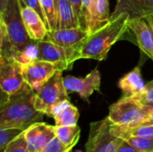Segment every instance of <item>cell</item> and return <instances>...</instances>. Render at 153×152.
Listing matches in <instances>:
<instances>
[{
  "mask_svg": "<svg viewBox=\"0 0 153 152\" xmlns=\"http://www.w3.org/2000/svg\"><path fill=\"white\" fill-rule=\"evenodd\" d=\"M25 139L29 148L33 152H41L43 148L55 136V126L46 123L38 122L24 131Z\"/></svg>",
  "mask_w": 153,
  "mask_h": 152,
  "instance_id": "cell-13",
  "label": "cell"
},
{
  "mask_svg": "<svg viewBox=\"0 0 153 152\" xmlns=\"http://www.w3.org/2000/svg\"><path fill=\"white\" fill-rule=\"evenodd\" d=\"M1 93L0 128L25 131L33 124L40 122L44 114L36 109L35 91L30 86L14 95Z\"/></svg>",
  "mask_w": 153,
  "mask_h": 152,
  "instance_id": "cell-1",
  "label": "cell"
},
{
  "mask_svg": "<svg viewBox=\"0 0 153 152\" xmlns=\"http://www.w3.org/2000/svg\"><path fill=\"white\" fill-rule=\"evenodd\" d=\"M45 19L47 22L48 30H55L57 27L56 10L54 0H39Z\"/></svg>",
  "mask_w": 153,
  "mask_h": 152,
  "instance_id": "cell-22",
  "label": "cell"
},
{
  "mask_svg": "<svg viewBox=\"0 0 153 152\" xmlns=\"http://www.w3.org/2000/svg\"><path fill=\"white\" fill-rule=\"evenodd\" d=\"M89 36L87 30L82 27L48 30L46 39L65 49L68 61L73 66L79 59L80 51L85 39Z\"/></svg>",
  "mask_w": 153,
  "mask_h": 152,
  "instance_id": "cell-7",
  "label": "cell"
},
{
  "mask_svg": "<svg viewBox=\"0 0 153 152\" xmlns=\"http://www.w3.org/2000/svg\"><path fill=\"white\" fill-rule=\"evenodd\" d=\"M117 152H141L138 150H136L135 148H134L131 144H129L126 140H124V142L121 143V145L118 147Z\"/></svg>",
  "mask_w": 153,
  "mask_h": 152,
  "instance_id": "cell-31",
  "label": "cell"
},
{
  "mask_svg": "<svg viewBox=\"0 0 153 152\" xmlns=\"http://www.w3.org/2000/svg\"><path fill=\"white\" fill-rule=\"evenodd\" d=\"M138 125H153V109L152 110V112L150 113L149 117L145 121L139 124ZM138 125H136V126H138Z\"/></svg>",
  "mask_w": 153,
  "mask_h": 152,
  "instance_id": "cell-32",
  "label": "cell"
},
{
  "mask_svg": "<svg viewBox=\"0 0 153 152\" xmlns=\"http://www.w3.org/2000/svg\"><path fill=\"white\" fill-rule=\"evenodd\" d=\"M51 117L55 120L56 126L77 125L79 119V111L76 107L72 105L69 100L58 104L52 111Z\"/></svg>",
  "mask_w": 153,
  "mask_h": 152,
  "instance_id": "cell-17",
  "label": "cell"
},
{
  "mask_svg": "<svg viewBox=\"0 0 153 152\" xmlns=\"http://www.w3.org/2000/svg\"><path fill=\"white\" fill-rule=\"evenodd\" d=\"M152 110L143 107L134 97L124 96L110 106L108 117L113 125L134 127L145 121Z\"/></svg>",
  "mask_w": 153,
  "mask_h": 152,
  "instance_id": "cell-3",
  "label": "cell"
},
{
  "mask_svg": "<svg viewBox=\"0 0 153 152\" xmlns=\"http://www.w3.org/2000/svg\"><path fill=\"white\" fill-rule=\"evenodd\" d=\"M126 141L141 152H153V136L129 137Z\"/></svg>",
  "mask_w": 153,
  "mask_h": 152,
  "instance_id": "cell-23",
  "label": "cell"
},
{
  "mask_svg": "<svg viewBox=\"0 0 153 152\" xmlns=\"http://www.w3.org/2000/svg\"><path fill=\"white\" fill-rule=\"evenodd\" d=\"M128 26L134 32L142 51L153 61V25L150 19L147 16L130 19Z\"/></svg>",
  "mask_w": 153,
  "mask_h": 152,
  "instance_id": "cell-11",
  "label": "cell"
},
{
  "mask_svg": "<svg viewBox=\"0 0 153 152\" xmlns=\"http://www.w3.org/2000/svg\"><path fill=\"white\" fill-rule=\"evenodd\" d=\"M77 152H79V151H77ZM80 152H81V151H80Z\"/></svg>",
  "mask_w": 153,
  "mask_h": 152,
  "instance_id": "cell-37",
  "label": "cell"
},
{
  "mask_svg": "<svg viewBox=\"0 0 153 152\" xmlns=\"http://www.w3.org/2000/svg\"><path fill=\"white\" fill-rule=\"evenodd\" d=\"M146 84L143 82L141 73V67H135L134 70L124 75L118 82V87L126 97H134L142 93Z\"/></svg>",
  "mask_w": 153,
  "mask_h": 152,
  "instance_id": "cell-16",
  "label": "cell"
},
{
  "mask_svg": "<svg viewBox=\"0 0 153 152\" xmlns=\"http://www.w3.org/2000/svg\"><path fill=\"white\" fill-rule=\"evenodd\" d=\"M71 4L75 16L81 25V18H82V0H68Z\"/></svg>",
  "mask_w": 153,
  "mask_h": 152,
  "instance_id": "cell-30",
  "label": "cell"
},
{
  "mask_svg": "<svg viewBox=\"0 0 153 152\" xmlns=\"http://www.w3.org/2000/svg\"><path fill=\"white\" fill-rule=\"evenodd\" d=\"M121 12L128 13L130 19L145 17L153 13V0H118L112 14Z\"/></svg>",
  "mask_w": 153,
  "mask_h": 152,
  "instance_id": "cell-15",
  "label": "cell"
},
{
  "mask_svg": "<svg viewBox=\"0 0 153 152\" xmlns=\"http://www.w3.org/2000/svg\"><path fill=\"white\" fill-rule=\"evenodd\" d=\"M39 43V56L38 59L49 62L53 64L57 70L65 71L71 69L73 66L68 61L66 51L62 47L54 42L45 39L38 41Z\"/></svg>",
  "mask_w": 153,
  "mask_h": 152,
  "instance_id": "cell-12",
  "label": "cell"
},
{
  "mask_svg": "<svg viewBox=\"0 0 153 152\" xmlns=\"http://www.w3.org/2000/svg\"><path fill=\"white\" fill-rule=\"evenodd\" d=\"M56 136L65 145L75 146L80 139L81 129L78 125L56 126L55 125Z\"/></svg>",
  "mask_w": 153,
  "mask_h": 152,
  "instance_id": "cell-20",
  "label": "cell"
},
{
  "mask_svg": "<svg viewBox=\"0 0 153 152\" xmlns=\"http://www.w3.org/2000/svg\"><path fill=\"white\" fill-rule=\"evenodd\" d=\"M28 86L23 78L21 65L12 58H5L0 56L1 91L8 95H14Z\"/></svg>",
  "mask_w": 153,
  "mask_h": 152,
  "instance_id": "cell-8",
  "label": "cell"
},
{
  "mask_svg": "<svg viewBox=\"0 0 153 152\" xmlns=\"http://www.w3.org/2000/svg\"><path fill=\"white\" fill-rule=\"evenodd\" d=\"M100 73L96 68L85 77L65 76L64 84L68 93L76 92L82 99L88 100L94 91H100Z\"/></svg>",
  "mask_w": 153,
  "mask_h": 152,
  "instance_id": "cell-10",
  "label": "cell"
},
{
  "mask_svg": "<svg viewBox=\"0 0 153 152\" xmlns=\"http://www.w3.org/2000/svg\"><path fill=\"white\" fill-rule=\"evenodd\" d=\"M22 73L27 84L36 92L57 71L51 63L43 60H34L27 65H21Z\"/></svg>",
  "mask_w": 153,
  "mask_h": 152,
  "instance_id": "cell-9",
  "label": "cell"
},
{
  "mask_svg": "<svg viewBox=\"0 0 153 152\" xmlns=\"http://www.w3.org/2000/svg\"><path fill=\"white\" fill-rule=\"evenodd\" d=\"M9 2L10 0H0V13H3L6 10Z\"/></svg>",
  "mask_w": 153,
  "mask_h": 152,
  "instance_id": "cell-33",
  "label": "cell"
},
{
  "mask_svg": "<svg viewBox=\"0 0 153 152\" xmlns=\"http://www.w3.org/2000/svg\"><path fill=\"white\" fill-rule=\"evenodd\" d=\"M56 10V30L81 27L74 9L68 0H54Z\"/></svg>",
  "mask_w": 153,
  "mask_h": 152,
  "instance_id": "cell-19",
  "label": "cell"
},
{
  "mask_svg": "<svg viewBox=\"0 0 153 152\" xmlns=\"http://www.w3.org/2000/svg\"><path fill=\"white\" fill-rule=\"evenodd\" d=\"M130 15L126 12L111 14L110 20L102 27L89 34L80 51L79 59H106L111 47L126 32Z\"/></svg>",
  "mask_w": 153,
  "mask_h": 152,
  "instance_id": "cell-2",
  "label": "cell"
},
{
  "mask_svg": "<svg viewBox=\"0 0 153 152\" xmlns=\"http://www.w3.org/2000/svg\"><path fill=\"white\" fill-rule=\"evenodd\" d=\"M147 17L150 19V21L152 22V25H153V13H151V14L147 15Z\"/></svg>",
  "mask_w": 153,
  "mask_h": 152,
  "instance_id": "cell-34",
  "label": "cell"
},
{
  "mask_svg": "<svg viewBox=\"0 0 153 152\" xmlns=\"http://www.w3.org/2000/svg\"><path fill=\"white\" fill-rule=\"evenodd\" d=\"M23 131L15 128H0V151L4 152L6 146Z\"/></svg>",
  "mask_w": 153,
  "mask_h": 152,
  "instance_id": "cell-25",
  "label": "cell"
},
{
  "mask_svg": "<svg viewBox=\"0 0 153 152\" xmlns=\"http://www.w3.org/2000/svg\"><path fill=\"white\" fill-rule=\"evenodd\" d=\"M0 20L5 25L8 38L13 48V54L24 48L33 40L30 38L24 26L18 0H10L6 10L0 13Z\"/></svg>",
  "mask_w": 153,
  "mask_h": 152,
  "instance_id": "cell-5",
  "label": "cell"
},
{
  "mask_svg": "<svg viewBox=\"0 0 153 152\" xmlns=\"http://www.w3.org/2000/svg\"><path fill=\"white\" fill-rule=\"evenodd\" d=\"M112 122L106 118L91 124L86 152H117L124 139L111 132Z\"/></svg>",
  "mask_w": 153,
  "mask_h": 152,
  "instance_id": "cell-6",
  "label": "cell"
},
{
  "mask_svg": "<svg viewBox=\"0 0 153 152\" xmlns=\"http://www.w3.org/2000/svg\"><path fill=\"white\" fill-rule=\"evenodd\" d=\"M143 107L153 109V81L147 83L144 90L134 97Z\"/></svg>",
  "mask_w": 153,
  "mask_h": 152,
  "instance_id": "cell-26",
  "label": "cell"
},
{
  "mask_svg": "<svg viewBox=\"0 0 153 152\" xmlns=\"http://www.w3.org/2000/svg\"><path fill=\"white\" fill-rule=\"evenodd\" d=\"M94 4V0H82V18H81V27L85 30L90 22L91 9Z\"/></svg>",
  "mask_w": 153,
  "mask_h": 152,
  "instance_id": "cell-28",
  "label": "cell"
},
{
  "mask_svg": "<svg viewBox=\"0 0 153 152\" xmlns=\"http://www.w3.org/2000/svg\"><path fill=\"white\" fill-rule=\"evenodd\" d=\"M62 71L56 73L35 92V108L38 111L51 116L53 109L60 103L69 100L68 91L64 84Z\"/></svg>",
  "mask_w": 153,
  "mask_h": 152,
  "instance_id": "cell-4",
  "label": "cell"
},
{
  "mask_svg": "<svg viewBox=\"0 0 153 152\" xmlns=\"http://www.w3.org/2000/svg\"><path fill=\"white\" fill-rule=\"evenodd\" d=\"M39 56V43L37 40H32L28 46L22 50L16 51L13 54V59L20 65H27L38 59Z\"/></svg>",
  "mask_w": 153,
  "mask_h": 152,
  "instance_id": "cell-21",
  "label": "cell"
},
{
  "mask_svg": "<svg viewBox=\"0 0 153 152\" xmlns=\"http://www.w3.org/2000/svg\"><path fill=\"white\" fill-rule=\"evenodd\" d=\"M24 4L27 6H29V7L32 8L33 10H35L41 16V18L43 19V21H44V22H45V24L47 26V22H46L45 15L43 13V11H42V8H41V4H40L39 0H24Z\"/></svg>",
  "mask_w": 153,
  "mask_h": 152,
  "instance_id": "cell-29",
  "label": "cell"
},
{
  "mask_svg": "<svg viewBox=\"0 0 153 152\" xmlns=\"http://www.w3.org/2000/svg\"><path fill=\"white\" fill-rule=\"evenodd\" d=\"M4 152H33L28 146L24 131L20 133L13 141H12L4 149Z\"/></svg>",
  "mask_w": 153,
  "mask_h": 152,
  "instance_id": "cell-24",
  "label": "cell"
},
{
  "mask_svg": "<svg viewBox=\"0 0 153 152\" xmlns=\"http://www.w3.org/2000/svg\"><path fill=\"white\" fill-rule=\"evenodd\" d=\"M111 18L108 0H94L86 30L89 34L105 25Z\"/></svg>",
  "mask_w": 153,
  "mask_h": 152,
  "instance_id": "cell-18",
  "label": "cell"
},
{
  "mask_svg": "<svg viewBox=\"0 0 153 152\" xmlns=\"http://www.w3.org/2000/svg\"><path fill=\"white\" fill-rule=\"evenodd\" d=\"M18 3L20 4H24V0H18Z\"/></svg>",
  "mask_w": 153,
  "mask_h": 152,
  "instance_id": "cell-35",
  "label": "cell"
},
{
  "mask_svg": "<svg viewBox=\"0 0 153 152\" xmlns=\"http://www.w3.org/2000/svg\"><path fill=\"white\" fill-rule=\"evenodd\" d=\"M22 18L30 38L33 40H43L48 34L47 26L41 16L26 4H19Z\"/></svg>",
  "mask_w": 153,
  "mask_h": 152,
  "instance_id": "cell-14",
  "label": "cell"
},
{
  "mask_svg": "<svg viewBox=\"0 0 153 152\" xmlns=\"http://www.w3.org/2000/svg\"><path fill=\"white\" fill-rule=\"evenodd\" d=\"M68 152H73V149H72V150H70Z\"/></svg>",
  "mask_w": 153,
  "mask_h": 152,
  "instance_id": "cell-36",
  "label": "cell"
},
{
  "mask_svg": "<svg viewBox=\"0 0 153 152\" xmlns=\"http://www.w3.org/2000/svg\"><path fill=\"white\" fill-rule=\"evenodd\" d=\"M74 146H68L64 144L56 136H55L47 145L43 148L41 152H68Z\"/></svg>",
  "mask_w": 153,
  "mask_h": 152,
  "instance_id": "cell-27",
  "label": "cell"
}]
</instances>
